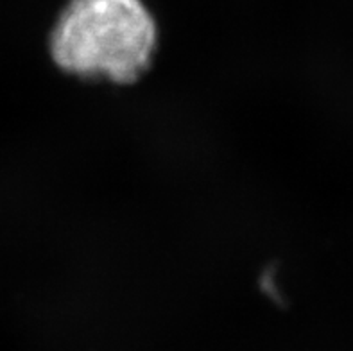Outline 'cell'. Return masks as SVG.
<instances>
[{"label":"cell","instance_id":"obj_1","mask_svg":"<svg viewBox=\"0 0 353 351\" xmlns=\"http://www.w3.org/2000/svg\"><path fill=\"white\" fill-rule=\"evenodd\" d=\"M158 49L157 18L143 0H68L49 34L59 72L117 86L139 83Z\"/></svg>","mask_w":353,"mask_h":351}]
</instances>
